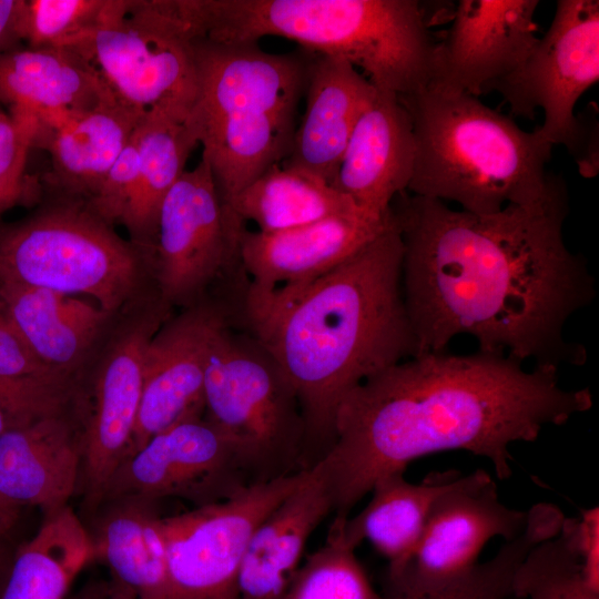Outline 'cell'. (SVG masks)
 Returning a JSON list of instances; mask_svg holds the SVG:
<instances>
[{"mask_svg":"<svg viewBox=\"0 0 599 599\" xmlns=\"http://www.w3.org/2000/svg\"><path fill=\"white\" fill-rule=\"evenodd\" d=\"M390 213L419 355L468 335L478 351L536 367L587 363L586 347L569 341L565 327L595 301L596 281L585 257L566 245L562 181L541 202L493 214L453 210L407 191L393 200Z\"/></svg>","mask_w":599,"mask_h":599,"instance_id":"1","label":"cell"},{"mask_svg":"<svg viewBox=\"0 0 599 599\" xmlns=\"http://www.w3.org/2000/svg\"><path fill=\"white\" fill-rule=\"evenodd\" d=\"M592 407L589 388L509 355L424 353L367 378L341 402L334 439L319 460L335 517L346 518L374 484L415 459L465 450L511 476L510 446L535 441Z\"/></svg>","mask_w":599,"mask_h":599,"instance_id":"2","label":"cell"},{"mask_svg":"<svg viewBox=\"0 0 599 599\" xmlns=\"http://www.w3.org/2000/svg\"><path fill=\"white\" fill-rule=\"evenodd\" d=\"M402 257L392 216L379 235L314 280L248 287L240 327L272 355L297 395L306 468L331 448L343 398L375 374L419 355L403 296Z\"/></svg>","mask_w":599,"mask_h":599,"instance_id":"3","label":"cell"},{"mask_svg":"<svg viewBox=\"0 0 599 599\" xmlns=\"http://www.w3.org/2000/svg\"><path fill=\"white\" fill-rule=\"evenodd\" d=\"M196 35L220 42L281 37L349 62L377 89L427 87L436 44L415 0H177Z\"/></svg>","mask_w":599,"mask_h":599,"instance_id":"4","label":"cell"},{"mask_svg":"<svg viewBox=\"0 0 599 599\" xmlns=\"http://www.w3.org/2000/svg\"><path fill=\"white\" fill-rule=\"evenodd\" d=\"M409 112L415 161L407 192L453 201L475 214L532 205L559 177L546 164L552 144L468 93L434 85L399 95Z\"/></svg>","mask_w":599,"mask_h":599,"instance_id":"5","label":"cell"},{"mask_svg":"<svg viewBox=\"0 0 599 599\" xmlns=\"http://www.w3.org/2000/svg\"><path fill=\"white\" fill-rule=\"evenodd\" d=\"M153 254L120 237L81 200L61 199L28 220L0 227V278L119 311L135 294Z\"/></svg>","mask_w":599,"mask_h":599,"instance_id":"6","label":"cell"},{"mask_svg":"<svg viewBox=\"0 0 599 599\" xmlns=\"http://www.w3.org/2000/svg\"><path fill=\"white\" fill-rule=\"evenodd\" d=\"M203 417L236 448L255 484L305 468L306 427L297 395L247 331L223 326L207 359Z\"/></svg>","mask_w":599,"mask_h":599,"instance_id":"7","label":"cell"},{"mask_svg":"<svg viewBox=\"0 0 599 599\" xmlns=\"http://www.w3.org/2000/svg\"><path fill=\"white\" fill-rule=\"evenodd\" d=\"M194 40L176 0H108L95 28L70 49L130 111L187 121L197 95Z\"/></svg>","mask_w":599,"mask_h":599,"instance_id":"8","label":"cell"},{"mask_svg":"<svg viewBox=\"0 0 599 599\" xmlns=\"http://www.w3.org/2000/svg\"><path fill=\"white\" fill-rule=\"evenodd\" d=\"M246 230L220 197L204 159L185 170L163 200L158 219L153 277L163 304L184 309L214 303L210 294L217 288L241 314L250 287L241 254Z\"/></svg>","mask_w":599,"mask_h":599,"instance_id":"9","label":"cell"},{"mask_svg":"<svg viewBox=\"0 0 599 599\" xmlns=\"http://www.w3.org/2000/svg\"><path fill=\"white\" fill-rule=\"evenodd\" d=\"M599 80V2L559 0L542 38L506 77L487 92L497 91L515 115L534 119L544 111L540 134L552 145L577 152L582 129L575 115L580 97Z\"/></svg>","mask_w":599,"mask_h":599,"instance_id":"10","label":"cell"},{"mask_svg":"<svg viewBox=\"0 0 599 599\" xmlns=\"http://www.w3.org/2000/svg\"><path fill=\"white\" fill-rule=\"evenodd\" d=\"M307 469L248 486L240 494L162 518L167 554L165 599H236L242 559L258 525Z\"/></svg>","mask_w":599,"mask_h":599,"instance_id":"11","label":"cell"},{"mask_svg":"<svg viewBox=\"0 0 599 599\" xmlns=\"http://www.w3.org/2000/svg\"><path fill=\"white\" fill-rule=\"evenodd\" d=\"M255 484L234 445L204 417L152 437L112 477L103 502L182 497L200 506L229 499Z\"/></svg>","mask_w":599,"mask_h":599,"instance_id":"12","label":"cell"},{"mask_svg":"<svg viewBox=\"0 0 599 599\" xmlns=\"http://www.w3.org/2000/svg\"><path fill=\"white\" fill-rule=\"evenodd\" d=\"M167 309L159 303L143 314L115 339L100 364L79 429V484L90 510L102 505L112 477L128 457L142 394L145 348L167 318Z\"/></svg>","mask_w":599,"mask_h":599,"instance_id":"13","label":"cell"},{"mask_svg":"<svg viewBox=\"0 0 599 599\" xmlns=\"http://www.w3.org/2000/svg\"><path fill=\"white\" fill-rule=\"evenodd\" d=\"M225 325L237 326L236 316L222 305L203 303L167 317L152 336L144 353L142 394L128 457L163 430L203 417L207 359Z\"/></svg>","mask_w":599,"mask_h":599,"instance_id":"14","label":"cell"},{"mask_svg":"<svg viewBox=\"0 0 599 599\" xmlns=\"http://www.w3.org/2000/svg\"><path fill=\"white\" fill-rule=\"evenodd\" d=\"M527 520L528 510L510 508L500 500L487 471L461 474L434 501L408 561L398 570H387L385 577L419 587L448 581L478 564L490 539L516 538Z\"/></svg>","mask_w":599,"mask_h":599,"instance_id":"15","label":"cell"},{"mask_svg":"<svg viewBox=\"0 0 599 599\" xmlns=\"http://www.w3.org/2000/svg\"><path fill=\"white\" fill-rule=\"evenodd\" d=\"M197 95L193 130L234 116L297 111L309 52L270 53L258 42H220L195 35Z\"/></svg>","mask_w":599,"mask_h":599,"instance_id":"16","label":"cell"},{"mask_svg":"<svg viewBox=\"0 0 599 599\" xmlns=\"http://www.w3.org/2000/svg\"><path fill=\"white\" fill-rule=\"evenodd\" d=\"M538 0H460L436 44L434 85L474 97L517 69L536 44Z\"/></svg>","mask_w":599,"mask_h":599,"instance_id":"17","label":"cell"},{"mask_svg":"<svg viewBox=\"0 0 599 599\" xmlns=\"http://www.w3.org/2000/svg\"><path fill=\"white\" fill-rule=\"evenodd\" d=\"M392 222L362 209L277 233L248 231L242 240V262L250 285L271 290L314 280L359 251Z\"/></svg>","mask_w":599,"mask_h":599,"instance_id":"18","label":"cell"},{"mask_svg":"<svg viewBox=\"0 0 599 599\" xmlns=\"http://www.w3.org/2000/svg\"><path fill=\"white\" fill-rule=\"evenodd\" d=\"M414 161L409 112L397 93L376 88L354 126L331 186L365 212L386 216L393 200L407 191Z\"/></svg>","mask_w":599,"mask_h":599,"instance_id":"19","label":"cell"},{"mask_svg":"<svg viewBox=\"0 0 599 599\" xmlns=\"http://www.w3.org/2000/svg\"><path fill=\"white\" fill-rule=\"evenodd\" d=\"M308 52L305 110L281 164L332 185L354 126L376 88L346 60Z\"/></svg>","mask_w":599,"mask_h":599,"instance_id":"20","label":"cell"},{"mask_svg":"<svg viewBox=\"0 0 599 599\" xmlns=\"http://www.w3.org/2000/svg\"><path fill=\"white\" fill-rule=\"evenodd\" d=\"M110 99L114 98L99 73L73 49H12L0 54V102L11 114L35 120L37 135Z\"/></svg>","mask_w":599,"mask_h":599,"instance_id":"21","label":"cell"},{"mask_svg":"<svg viewBox=\"0 0 599 599\" xmlns=\"http://www.w3.org/2000/svg\"><path fill=\"white\" fill-rule=\"evenodd\" d=\"M331 512L332 497L317 461L253 532L238 570L236 599H284L309 536Z\"/></svg>","mask_w":599,"mask_h":599,"instance_id":"22","label":"cell"},{"mask_svg":"<svg viewBox=\"0 0 599 599\" xmlns=\"http://www.w3.org/2000/svg\"><path fill=\"white\" fill-rule=\"evenodd\" d=\"M81 444L62 413L0 435V496L50 512L68 505L79 486Z\"/></svg>","mask_w":599,"mask_h":599,"instance_id":"23","label":"cell"},{"mask_svg":"<svg viewBox=\"0 0 599 599\" xmlns=\"http://www.w3.org/2000/svg\"><path fill=\"white\" fill-rule=\"evenodd\" d=\"M0 298L31 354L68 379L110 316L97 303L1 278Z\"/></svg>","mask_w":599,"mask_h":599,"instance_id":"24","label":"cell"},{"mask_svg":"<svg viewBox=\"0 0 599 599\" xmlns=\"http://www.w3.org/2000/svg\"><path fill=\"white\" fill-rule=\"evenodd\" d=\"M143 116L114 99L37 135L34 146L48 151V183L60 196L87 202L98 190Z\"/></svg>","mask_w":599,"mask_h":599,"instance_id":"25","label":"cell"},{"mask_svg":"<svg viewBox=\"0 0 599 599\" xmlns=\"http://www.w3.org/2000/svg\"><path fill=\"white\" fill-rule=\"evenodd\" d=\"M458 470L432 471L417 484L395 473L378 479L372 498L355 517H335L344 541L356 548L368 540L388 560V571L402 568L413 555L437 497L459 477Z\"/></svg>","mask_w":599,"mask_h":599,"instance_id":"26","label":"cell"},{"mask_svg":"<svg viewBox=\"0 0 599 599\" xmlns=\"http://www.w3.org/2000/svg\"><path fill=\"white\" fill-rule=\"evenodd\" d=\"M104 504L108 506L90 531L94 560L103 562L112 579L139 599H165L166 544L154 502L121 498Z\"/></svg>","mask_w":599,"mask_h":599,"instance_id":"27","label":"cell"},{"mask_svg":"<svg viewBox=\"0 0 599 599\" xmlns=\"http://www.w3.org/2000/svg\"><path fill=\"white\" fill-rule=\"evenodd\" d=\"M297 111L222 119L194 130L225 204L287 156Z\"/></svg>","mask_w":599,"mask_h":599,"instance_id":"28","label":"cell"},{"mask_svg":"<svg viewBox=\"0 0 599 599\" xmlns=\"http://www.w3.org/2000/svg\"><path fill=\"white\" fill-rule=\"evenodd\" d=\"M92 560L90 531L73 509L67 505L44 512L35 534L17 551L0 599H64Z\"/></svg>","mask_w":599,"mask_h":599,"instance_id":"29","label":"cell"},{"mask_svg":"<svg viewBox=\"0 0 599 599\" xmlns=\"http://www.w3.org/2000/svg\"><path fill=\"white\" fill-rule=\"evenodd\" d=\"M139 165L121 217L130 241L153 254L160 209L199 144L189 120L148 114L138 124Z\"/></svg>","mask_w":599,"mask_h":599,"instance_id":"30","label":"cell"},{"mask_svg":"<svg viewBox=\"0 0 599 599\" xmlns=\"http://www.w3.org/2000/svg\"><path fill=\"white\" fill-rule=\"evenodd\" d=\"M227 205L261 233L283 232L359 209L324 181L282 164L268 169Z\"/></svg>","mask_w":599,"mask_h":599,"instance_id":"31","label":"cell"},{"mask_svg":"<svg viewBox=\"0 0 599 599\" xmlns=\"http://www.w3.org/2000/svg\"><path fill=\"white\" fill-rule=\"evenodd\" d=\"M565 516L554 504H536L528 509L522 532L504 541L491 559L476 564L458 577L432 586H413L385 577L382 595L385 599H517L514 578L518 567L537 544L559 532Z\"/></svg>","mask_w":599,"mask_h":599,"instance_id":"32","label":"cell"},{"mask_svg":"<svg viewBox=\"0 0 599 599\" xmlns=\"http://www.w3.org/2000/svg\"><path fill=\"white\" fill-rule=\"evenodd\" d=\"M284 599H385L333 521L326 542L300 566Z\"/></svg>","mask_w":599,"mask_h":599,"instance_id":"33","label":"cell"},{"mask_svg":"<svg viewBox=\"0 0 599 599\" xmlns=\"http://www.w3.org/2000/svg\"><path fill=\"white\" fill-rule=\"evenodd\" d=\"M514 595L517 599H599L561 530L527 554L514 578Z\"/></svg>","mask_w":599,"mask_h":599,"instance_id":"34","label":"cell"},{"mask_svg":"<svg viewBox=\"0 0 599 599\" xmlns=\"http://www.w3.org/2000/svg\"><path fill=\"white\" fill-rule=\"evenodd\" d=\"M108 0H21L17 33L28 48H72L98 24Z\"/></svg>","mask_w":599,"mask_h":599,"instance_id":"35","label":"cell"},{"mask_svg":"<svg viewBox=\"0 0 599 599\" xmlns=\"http://www.w3.org/2000/svg\"><path fill=\"white\" fill-rule=\"evenodd\" d=\"M141 121V120H140ZM139 165L138 125L97 192L85 202L108 224L120 223L135 184ZM84 202V201H83Z\"/></svg>","mask_w":599,"mask_h":599,"instance_id":"36","label":"cell"},{"mask_svg":"<svg viewBox=\"0 0 599 599\" xmlns=\"http://www.w3.org/2000/svg\"><path fill=\"white\" fill-rule=\"evenodd\" d=\"M0 378L33 379L70 387L64 378L41 364L28 349L12 325L0 298Z\"/></svg>","mask_w":599,"mask_h":599,"instance_id":"37","label":"cell"},{"mask_svg":"<svg viewBox=\"0 0 599 599\" xmlns=\"http://www.w3.org/2000/svg\"><path fill=\"white\" fill-rule=\"evenodd\" d=\"M37 132V121L12 115L0 102V181L27 180L24 167Z\"/></svg>","mask_w":599,"mask_h":599,"instance_id":"38","label":"cell"},{"mask_svg":"<svg viewBox=\"0 0 599 599\" xmlns=\"http://www.w3.org/2000/svg\"><path fill=\"white\" fill-rule=\"evenodd\" d=\"M560 530L579 558L587 585L599 592V508L583 509L577 518L565 516Z\"/></svg>","mask_w":599,"mask_h":599,"instance_id":"39","label":"cell"},{"mask_svg":"<svg viewBox=\"0 0 599 599\" xmlns=\"http://www.w3.org/2000/svg\"><path fill=\"white\" fill-rule=\"evenodd\" d=\"M21 0H0V54L19 41L17 22Z\"/></svg>","mask_w":599,"mask_h":599,"instance_id":"40","label":"cell"},{"mask_svg":"<svg viewBox=\"0 0 599 599\" xmlns=\"http://www.w3.org/2000/svg\"><path fill=\"white\" fill-rule=\"evenodd\" d=\"M31 183L23 181H0V213L26 199Z\"/></svg>","mask_w":599,"mask_h":599,"instance_id":"41","label":"cell"},{"mask_svg":"<svg viewBox=\"0 0 599 599\" xmlns=\"http://www.w3.org/2000/svg\"><path fill=\"white\" fill-rule=\"evenodd\" d=\"M21 506L0 496V542L16 525Z\"/></svg>","mask_w":599,"mask_h":599,"instance_id":"42","label":"cell"},{"mask_svg":"<svg viewBox=\"0 0 599 599\" xmlns=\"http://www.w3.org/2000/svg\"><path fill=\"white\" fill-rule=\"evenodd\" d=\"M104 592L106 599H139L134 592L113 579L104 587Z\"/></svg>","mask_w":599,"mask_h":599,"instance_id":"43","label":"cell"},{"mask_svg":"<svg viewBox=\"0 0 599 599\" xmlns=\"http://www.w3.org/2000/svg\"><path fill=\"white\" fill-rule=\"evenodd\" d=\"M12 427V423L10 420V418L8 417V415L6 414V412L2 409V407L0 406V435Z\"/></svg>","mask_w":599,"mask_h":599,"instance_id":"44","label":"cell"},{"mask_svg":"<svg viewBox=\"0 0 599 599\" xmlns=\"http://www.w3.org/2000/svg\"><path fill=\"white\" fill-rule=\"evenodd\" d=\"M4 568H6L4 557L2 556V550H0V592L4 583L6 577L8 575V571L6 572Z\"/></svg>","mask_w":599,"mask_h":599,"instance_id":"45","label":"cell"},{"mask_svg":"<svg viewBox=\"0 0 599 599\" xmlns=\"http://www.w3.org/2000/svg\"><path fill=\"white\" fill-rule=\"evenodd\" d=\"M88 599H105L104 589L102 590V592L100 593V596H95V597H93V598H88Z\"/></svg>","mask_w":599,"mask_h":599,"instance_id":"46","label":"cell"}]
</instances>
